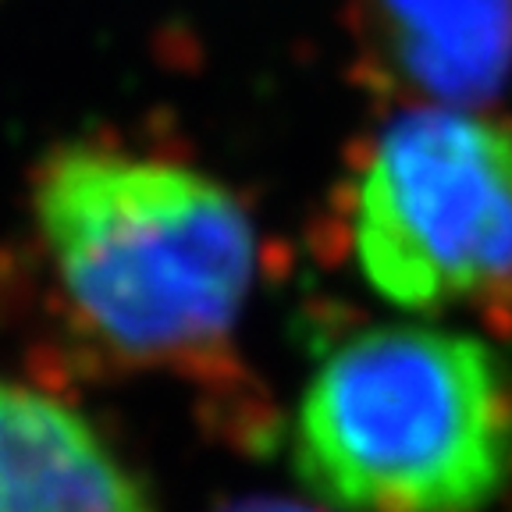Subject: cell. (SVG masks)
Returning a JSON list of instances; mask_svg holds the SVG:
<instances>
[{"mask_svg": "<svg viewBox=\"0 0 512 512\" xmlns=\"http://www.w3.org/2000/svg\"><path fill=\"white\" fill-rule=\"evenodd\" d=\"M29 224L64 306L125 360H200L246 310L253 217L217 175L139 132L50 146L29 171Z\"/></svg>", "mask_w": 512, "mask_h": 512, "instance_id": "1", "label": "cell"}, {"mask_svg": "<svg viewBox=\"0 0 512 512\" xmlns=\"http://www.w3.org/2000/svg\"><path fill=\"white\" fill-rule=\"evenodd\" d=\"M292 459L342 512H480L512 477V370L456 331H363L306 388Z\"/></svg>", "mask_w": 512, "mask_h": 512, "instance_id": "2", "label": "cell"}, {"mask_svg": "<svg viewBox=\"0 0 512 512\" xmlns=\"http://www.w3.org/2000/svg\"><path fill=\"white\" fill-rule=\"evenodd\" d=\"M356 260L384 299L445 310L512 278V128L420 107L377 139L352 214Z\"/></svg>", "mask_w": 512, "mask_h": 512, "instance_id": "3", "label": "cell"}, {"mask_svg": "<svg viewBox=\"0 0 512 512\" xmlns=\"http://www.w3.org/2000/svg\"><path fill=\"white\" fill-rule=\"evenodd\" d=\"M0 512H157V505L89 416L0 377Z\"/></svg>", "mask_w": 512, "mask_h": 512, "instance_id": "4", "label": "cell"}, {"mask_svg": "<svg viewBox=\"0 0 512 512\" xmlns=\"http://www.w3.org/2000/svg\"><path fill=\"white\" fill-rule=\"evenodd\" d=\"M363 50L427 107L484 104L512 75V0H360Z\"/></svg>", "mask_w": 512, "mask_h": 512, "instance_id": "5", "label": "cell"}, {"mask_svg": "<svg viewBox=\"0 0 512 512\" xmlns=\"http://www.w3.org/2000/svg\"><path fill=\"white\" fill-rule=\"evenodd\" d=\"M221 512H313V509L296 502H281V498H246V502H235Z\"/></svg>", "mask_w": 512, "mask_h": 512, "instance_id": "6", "label": "cell"}]
</instances>
